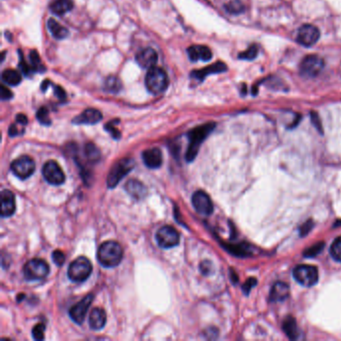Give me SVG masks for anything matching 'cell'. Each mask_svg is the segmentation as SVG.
<instances>
[{"instance_id":"6da1fadb","label":"cell","mask_w":341,"mask_h":341,"mask_svg":"<svg viewBox=\"0 0 341 341\" xmlns=\"http://www.w3.org/2000/svg\"><path fill=\"white\" fill-rule=\"evenodd\" d=\"M123 258V249L121 245L112 240L103 242L97 251L98 262L107 268H112L120 264Z\"/></svg>"},{"instance_id":"7a4b0ae2","label":"cell","mask_w":341,"mask_h":341,"mask_svg":"<svg viewBox=\"0 0 341 341\" xmlns=\"http://www.w3.org/2000/svg\"><path fill=\"white\" fill-rule=\"evenodd\" d=\"M214 128H215V123L209 122L201 126L195 127L188 132L187 137L189 139V145H188V148L185 154V159L188 162H191L195 159L201 143L204 141L206 137L213 131Z\"/></svg>"},{"instance_id":"3957f363","label":"cell","mask_w":341,"mask_h":341,"mask_svg":"<svg viewBox=\"0 0 341 341\" xmlns=\"http://www.w3.org/2000/svg\"><path fill=\"white\" fill-rule=\"evenodd\" d=\"M168 84L169 79L164 69L154 66L148 70L145 77V85L149 92L160 94L166 90Z\"/></svg>"},{"instance_id":"277c9868","label":"cell","mask_w":341,"mask_h":341,"mask_svg":"<svg viewBox=\"0 0 341 341\" xmlns=\"http://www.w3.org/2000/svg\"><path fill=\"white\" fill-rule=\"evenodd\" d=\"M135 166V162L131 158H123L117 161L110 169L107 176V186L114 188Z\"/></svg>"},{"instance_id":"5b68a950","label":"cell","mask_w":341,"mask_h":341,"mask_svg":"<svg viewBox=\"0 0 341 341\" xmlns=\"http://www.w3.org/2000/svg\"><path fill=\"white\" fill-rule=\"evenodd\" d=\"M92 272L91 262L84 256L76 258L69 265L67 275L69 278L73 282H83L85 281Z\"/></svg>"},{"instance_id":"8992f818","label":"cell","mask_w":341,"mask_h":341,"mask_svg":"<svg viewBox=\"0 0 341 341\" xmlns=\"http://www.w3.org/2000/svg\"><path fill=\"white\" fill-rule=\"evenodd\" d=\"M22 272L27 281H37L48 275L49 266L44 260L34 258L25 263Z\"/></svg>"},{"instance_id":"52a82bcc","label":"cell","mask_w":341,"mask_h":341,"mask_svg":"<svg viewBox=\"0 0 341 341\" xmlns=\"http://www.w3.org/2000/svg\"><path fill=\"white\" fill-rule=\"evenodd\" d=\"M293 276L295 280L301 285L311 287L318 281V270L315 266L301 264L294 268Z\"/></svg>"},{"instance_id":"ba28073f","label":"cell","mask_w":341,"mask_h":341,"mask_svg":"<svg viewBox=\"0 0 341 341\" xmlns=\"http://www.w3.org/2000/svg\"><path fill=\"white\" fill-rule=\"evenodd\" d=\"M11 171L22 180L29 178L35 171V163L29 156H20L10 165Z\"/></svg>"},{"instance_id":"9c48e42d","label":"cell","mask_w":341,"mask_h":341,"mask_svg":"<svg viewBox=\"0 0 341 341\" xmlns=\"http://www.w3.org/2000/svg\"><path fill=\"white\" fill-rule=\"evenodd\" d=\"M157 244L162 247V248H171L176 245H178L180 237L179 233L177 230L170 226V225H165L162 226L158 231L156 232L155 235Z\"/></svg>"},{"instance_id":"30bf717a","label":"cell","mask_w":341,"mask_h":341,"mask_svg":"<svg viewBox=\"0 0 341 341\" xmlns=\"http://www.w3.org/2000/svg\"><path fill=\"white\" fill-rule=\"evenodd\" d=\"M324 69V61L318 55L305 56L300 63V74L304 77H315Z\"/></svg>"},{"instance_id":"8fae6325","label":"cell","mask_w":341,"mask_h":341,"mask_svg":"<svg viewBox=\"0 0 341 341\" xmlns=\"http://www.w3.org/2000/svg\"><path fill=\"white\" fill-rule=\"evenodd\" d=\"M42 175L44 179L51 185H60L65 181L64 172L54 160H49L43 165Z\"/></svg>"},{"instance_id":"7c38bea8","label":"cell","mask_w":341,"mask_h":341,"mask_svg":"<svg viewBox=\"0 0 341 341\" xmlns=\"http://www.w3.org/2000/svg\"><path fill=\"white\" fill-rule=\"evenodd\" d=\"M93 298H94L93 294H88L83 299H81L78 303H76L75 305H73L70 308L69 316L76 324L80 325V324L83 323V321L86 317L88 308L90 307V305L93 301Z\"/></svg>"},{"instance_id":"4fadbf2b","label":"cell","mask_w":341,"mask_h":341,"mask_svg":"<svg viewBox=\"0 0 341 341\" xmlns=\"http://www.w3.org/2000/svg\"><path fill=\"white\" fill-rule=\"evenodd\" d=\"M319 37L320 31L317 27L311 24H304L298 30L297 41L305 47H310L318 41Z\"/></svg>"},{"instance_id":"5bb4252c","label":"cell","mask_w":341,"mask_h":341,"mask_svg":"<svg viewBox=\"0 0 341 341\" xmlns=\"http://www.w3.org/2000/svg\"><path fill=\"white\" fill-rule=\"evenodd\" d=\"M192 205L194 209L202 215H210L213 212V204L208 196L202 190L195 191L192 195Z\"/></svg>"},{"instance_id":"9a60e30c","label":"cell","mask_w":341,"mask_h":341,"mask_svg":"<svg viewBox=\"0 0 341 341\" xmlns=\"http://www.w3.org/2000/svg\"><path fill=\"white\" fill-rule=\"evenodd\" d=\"M138 65L142 69H152L155 66L158 60L157 52L152 48H145L141 49L137 52L135 56Z\"/></svg>"},{"instance_id":"2e32d148","label":"cell","mask_w":341,"mask_h":341,"mask_svg":"<svg viewBox=\"0 0 341 341\" xmlns=\"http://www.w3.org/2000/svg\"><path fill=\"white\" fill-rule=\"evenodd\" d=\"M102 119V114L99 110L94 108H88L84 110L80 115L76 116L72 122L74 124H96Z\"/></svg>"},{"instance_id":"e0dca14e","label":"cell","mask_w":341,"mask_h":341,"mask_svg":"<svg viewBox=\"0 0 341 341\" xmlns=\"http://www.w3.org/2000/svg\"><path fill=\"white\" fill-rule=\"evenodd\" d=\"M144 164L148 168H158L162 164V152L159 148H150L142 153Z\"/></svg>"},{"instance_id":"ac0fdd59","label":"cell","mask_w":341,"mask_h":341,"mask_svg":"<svg viewBox=\"0 0 341 341\" xmlns=\"http://www.w3.org/2000/svg\"><path fill=\"white\" fill-rule=\"evenodd\" d=\"M15 197L14 194L7 189L2 190L1 192V216L9 217L15 212Z\"/></svg>"},{"instance_id":"d6986e66","label":"cell","mask_w":341,"mask_h":341,"mask_svg":"<svg viewBox=\"0 0 341 341\" xmlns=\"http://www.w3.org/2000/svg\"><path fill=\"white\" fill-rule=\"evenodd\" d=\"M125 191L134 199L140 200L147 195V189L143 183L138 180L130 179L124 185Z\"/></svg>"},{"instance_id":"ffe728a7","label":"cell","mask_w":341,"mask_h":341,"mask_svg":"<svg viewBox=\"0 0 341 341\" xmlns=\"http://www.w3.org/2000/svg\"><path fill=\"white\" fill-rule=\"evenodd\" d=\"M188 56L191 61H209L212 57L211 50L204 45H193L187 49Z\"/></svg>"},{"instance_id":"44dd1931","label":"cell","mask_w":341,"mask_h":341,"mask_svg":"<svg viewBox=\"0 0 341 341\" xmlns=\"http://www.w3.org/2000/svg\"><path fill=\"white\" fill-rule=\"evenodd\" d=\"M89 327L92 330H99L106 323V313L101 308H93L88 317Z\"/></svg>"},{"instance_id":"7402d4cb","label":"cell","mask_w":341,"mask_h":341,"mask_svg":"<svg viewBox=\"0 0 341 341\" xmlns=\"http://www.w3.org/2000/svg\"><path fill=\"white\" fill-rule=\"evenodd\" d=\"M289 295V286L284 282H276L271 288L269 300L271 302L284 301Z\"/></svg>"},{"instance_id":"603a6c76","label":"cell","mask_w":341,"mask_h":341,"mask_svg":"<svg viewBox=\"0 0 341 341\" xmlns=\"http://www.w3.org/2000/svg\"><path fill=\"white\" fill-rule=\"evenodd\" d=\"M227 70V66L223 62H216L212 65H209L205 69H200V70H195L191 72V77H194L198 80H203L206 76L214 73H221Z\"/></svg>"},{"instance_id":"cb8c5ba5","label":"cell","mask_w":341,"mask_h":341,"mask_svg":"<svg viewBox=\"0 0 341 341\" xmlns=\"http://www.w3.org/2000/svg\"><path fill=\"white\" fill-rule=\"evenodd\" d=\"M73 7L72 0H52L49 4V8L53 14L64 15Z\"/></svg>"},{"instance_id":"d4e9b609","label":"cell","mask_w":341,"mask_h":341,"mask_svg":"<svg viewBox=\"0 0 341 341\" xmlns=\"http://www.w3.org/2000/svg\"><path fill=\"white\" fill-rule=\"evenodd\" d=\"M47 28L51 32L52 36L56 39H64L69 35V31L67 28L63 27L60 23H58L53 18H50L47 21Z\"/></svg>"},{"instance_id":"484cf974","label":"cell","mask_w":341,"mask_h":341,"mask_svg":"<svg viewBox=\"0 0 341 341\" xmlns=\"http://www.w3.org/2000/svg\"><path fill=\"white\" fill-rule=\"evenodd\" d=\"M22 80L21 74L14 69H6L2 72V81L10 86H16L20 84Z\"/></svg>"},{"instance_id":"4316f807","label":"cell","mask_w":341,"mask_h":341,"mask_svg":"<svg viewBox=\"0 0 341 341\" xmlns=\"http://www.w3.org/2000/svg\"><path fill=\"white\" fill-rule=\"evenodd\" d=\"M283 329L290 339H297L299 337V329L293 317L288 316L285 319V321L283 322Z\"/></svg>"},{"instance_id":"83f0119b","label":"cell","mask_w":341,"mask_h":341,"mask_svg":"<svg viewBox=\"0 0 341 341\" xmlns=\"http://www.w3.org/2000/svg\"><path fill=\"white\" fill-rule=\"evenodd\" d=\"M122 88V82L117 76H108L104 81V90L110 93H118Z\"/></svg>"},{"instance_id":"f1b7e54d","label":"cell","mask_w":341,"mask_h":341,"mask_svg":"<svg viewBox=\"0 0 341 341\" xmlns=\"http://www.w3.org/2000/svg\"><path fill=\"white\" fill-rule=\"evenodd\" d=\"M84 153L87 157L88 161L90 162H96L100 159V151L93 143H87L84 147Z\"/></svg>"},{"instance_id":"f546056e","label":"cell","mask_w":341,"mask_h":341,"mask_svg":"<svg viewBox=\"0 0 341 341\" xmlns=\"http://www.w3.org/2000/svg\"><path fill=\"white\" fill-rule=\"evenodd\" d=\"M229 252L238 256V257H245L248 255V249L246 246H242V244L232 245V244H225L223 245Z\"/></svg>"},{"instance_id":"4dcf8cb0","label":"cell","mask_w":341,"mask_h":341,"mask_svg":"<svg viewBox=\"0 0 341 341\" xmlns=\"http://www.w3.org/2000/svg\"><path fill=\"white\" fill-rule=\"evenodd\" d=\"M225 8L231 14H239L244 11V4L240 0H231L225 5Z\"/></svg>"},{"instance_id":"1f68e13d","label":"cell","mask_w":341,"mask_h":341,"mask_svg":"<svg viewBox=\"0 0 341 341\" xmlns=\"http://www.w3.org/2000/svg\"><path fill=\"white\" fill-rule=\"evenodd\" d=\"M29 59H30V65H31V67H32L33 72L45 70V69L43 67V65L41 64L40 57H39V55H38V53H37L36 50H32V51L29 53Z\"/></svg>"},{"instance_id":"d6a6232c","label":"cell","mask_w":341,"mask_h":341,"mask_svg":"<svg viewBox=\"0 0 341 341\" xmlns=\"http://www.w3.org/2000/svg\"><path fill=\"white\" fill-rule=\"evenodd\" d=\"M258 54V46L253 44L251 45L247 50L241 52L238 57L239 59H244V60H252L254 59Z\"/></svg>"},{"instance_id":"836d02e7","label":"cell","mask_w":341,"mask_h":341,"mask_svg":"<svg viewBox=\"0 0 341 341\" xmlns=\"http://www.w3.org/2000/svg\"><path fill=\"white\" fill-rule=\"evenodd\" d=\"M330 254L334 260L341 262V237H337L333 241L330 247Z\"/></svg>"},{"instance_id":"e575fe53","label":"cell","mask_w":341,"mask_h":341,"mask_svg":"<svg viewBox=\"0 0 341 341\" xmlns=\"http://www.w3.org/2000/svg\"><path fill=\"white\" fill-rule=\"evenodd\" d=\"M36 118L43 125H50L51 124V120L49 118L48 110L45 107H41L40 109H38V111L36 113Z\"/></svg>"},{"instance_id":"d590c367","label":"cell","mask_w":341,"mask_h":341,"mask_svg":"<svg viewBox=\"0 0 341 341\" xmlns=\"http://www.w3.org/2000/svg\"><path fill=\"white\" fill-rule=\"evenodd\" d=\"M323 247H324V243L323 242L314 244L313 246H311L310 248H308V249H306L304 251V256L305 257H314V256L318 255L321 252Z\"/></svg>"},{"instance_id":"8d00e7d4","label":"cell","mask_w":341,"mask_h":341,"mask_svg":"<svg viewBox=\"0 0 341 341\" xmlns=\"http://www.w3.org/2000/svg\"><path fill=\"white\" fill-rule=\"evenodd\" d=\"M44 331L45 325L43 323L36 324L32 329V336L35 340H43L44 339Z\"/></svg>"},{"instance_id":"74e56055","label":"cell","mask_w":341,"mask_h":341,"mask_svg":"<svg viewBox=\"0 0 341 341\" xmlns=\"http://www.w3.org/2000/svg\"><path fill=\"white\" fill-rule=\"evenodd\" d=\"M118 121H119V120H113V121L108 122V123L105 125V130L108 131V132L111 134V137H113L114 139H119L120 137H121L119 130H117V129L115 128V126H114V124H115L116 122H118Z\"/></svg>"},{"instance_id":"f35d334b","label":"cell","mask_w":341,"mask_h":341,"mask_svg":"<svg viewBox=\"0 0 341 341\" xmlns=\"http://www.w3.org/2000/svg\"><path fill=\"white\" fill-rule=\"evenodd\" d=\"M52 260L56 265L62 266L65 262V255L61 250H54L52 253Z\"/></svg>"},{"instance_id":"ab89813d","label":"cell","mask_w":341,"mask_h":341,"mask_svg":"<svg viewBox=\"0 0 341 341\" xmlns=\"http://www.w3.org/2000/svg\"><path fill=\"white\" fill-rule=\"evenodd\" d=\"M18 53H19V56H20L19 67H20V69H21L22 73H23V74H25V75H28L29 73L33 72L32 67H31V65H30V64H27V63H26V61L24 60V57L22 56V53H21V51H19Z\"/></svg>"},{"instance_id":"60d3db41","label":"cell","mask_w":341,"mask_h":341,"mask_svg":"<svg viewBox=\"0 0 341 341\" xmlns=\"http://www.w3.org/2000/svg\"><path fill=\"white\" fill-rule=\"evenodd\" d=\"M312 227H313V222H312V220H307V221L301 226V228H300V234H301V236H304V235H306L307 233H309L310 230L312 229Z\"/></svg>"},{"instance_id":"b9f144b4","label":"cell","mask_w":341,"mask_h":341,"mask_svg":"<svg viewBox=\"0 0 341 341\" xmlns=\"http://www.w3.org/2000/svg\"><path fill=\"white\" fill-rule=\"evenodd\" d=\"M256 282H257V280H256L255 278H249V279L244 283L242 289H243V291L245 292V294H248V293H249V291L251 290V288L255 286Z\"/></svg>"},{"instance_id":"7bdbcfd3","label":"cell","mask_w":341,"mask_h":341,"mask_svg":"<svg viewBox=\"0 0 341 341\" xmlns=\"http://www.w3.org/2000/svg\"><path fill=\"white\" fill-rule=\"evenodd\" d=\"M13 97V93L4 85L1 86V99L2 100H8Z\"/></svg>"},{"instance_id":"ee69618b","label":"cell","mask_w":341,"mask_h":341,"mask_svg":"<svg viewBox=\"0 0 341 341\" xmlns=\"http://www.w3.org/2000/svg\"><path fill=\"white\" fill-rule=\"evenodd\" d=\"M54 93L55 95L59 98V99H65L66 98V92L64 91L63 88H61L60 86H57V85H54Z\"/></svg>"},{"instance_id":"f6af8a7d","label":"cell","mask_w":341,"mask_h":341,"mask_svg":"<svg viewBox=\"0 0 341 341\" xmlns=\"http://www.w3.org/2000/svg\"><path fill=\"white\" fill-rule=\"evenodd\" d=\"M311 116H312V122H313V124L315 125V127H316L319 131H322V129H321V124H320V122H319L318 115H317L315 112H312Z\"/></svg>"},{"instance_id":"bcb514c9","label":"cell","mask_w":341,"mask_h":341,"mask_svg":"<svg viewBox=\"0 0 341 341\" xmlns=\"http://www.w3.org/2000/svg\"><path fill=\"white\" fill-rule=\"evenodd\" d=\"M16 122L21 125H26L28 122V119L24 114H18L16 115Z\"/></svg>"},{"instance_id":"7dc6e473","label":"cell","mask_w":341,"mask_h":341,"mask_svg":"<svg viewBox=\"0 0 341 341\" xmlns=\"http://www.w3.org/2000/svg\"><path fill=\"white\" fill-rule=\"evenodd\" d=\"M8 134H9L10 137H16V135H18V134H22V133L19 132V130H18L16 124H12V125L10 126L9 130H8Z\"/></svg>"},{"instance_id":"c3c4849f","label":"cell","mask_w":341,"mask_h":341,"mask_svg":"<svg viewBox=\"0 0 341 341\" xmlns=\"http://www.w3.org/2000/svg\"><path fill=\"white\" fill-rule=\"evenodd\" d=\"M50 84H51L50 80H48V79L44 80V81H43V83H42V85H41V89H42V91H45V90L48 88V86H49Z\"/></svg>"}]
</instances>
